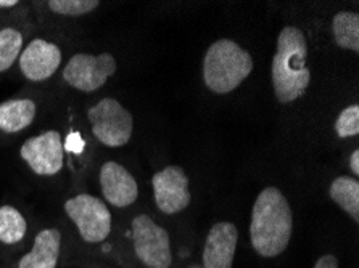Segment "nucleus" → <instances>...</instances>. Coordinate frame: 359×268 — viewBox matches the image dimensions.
I'll return each mask as SVG.
<instances>
[{
  "label": "nucleus",
  "mask_w": 359,
  "mask_h": 268,
  "mask_svg": "<svg viewBox=\"0 0 359 268\" xmlns=\"http://www.w3.org/2000/svg\"><path fill=\"white\" fill-rule=\"evenodd\" d=\"M118 64L111 53H76L63 69V79L79 92H95L116 73Z\"/></svg>",
  "instance_id": "423d86ee"
},
{
  "label": "nucleus",
  "mask_w": 359,
  "mask_h": 268,
  "mask_svg": "<svg viewBox=\"0 0 359 268\" xmlns=\"http://www.w3.org/2000/svg\"><path fill=\"white\" fill-rule=\"evenodd\" d=\"M65 212L89 244L103 243L111 233V212L105 202L92 195H76L65 202Z\"/></svg>",
  "instance_id": "39448f33"
},
{
  "label": "nucleus",
  "mask_w": 359,
  "mask_h": 268,
  "mask_svg": "<svg viewBox=\"0 0 359 268\" xmlns=\"http://www.w3.org/2000/svg\"><path fill=\"white\" fill-rule=\"evenodd\" d=\"M335 132L340 139H348L359 134V106L351 105L345 108L337 118Z\"/></svg>",
  "instance_id": "aec40b11"
},
{
  "label": "nucleus",
  "mask_w": 359,
  "mask_h": 268,
  "mask_svg": "<svg viewBox=\"0 0 359 268\" xmlns=\"http://www.w3.org/2000/svg\"><path fill=\"white\" fill-rule=\"evenodd\" d=\"M330 199L340 206L355 222H359V183L355 177L340 175L330 183Z\"/></svg>",
  "instance_id": "2eb2a0df"
},
{
  "label": "nucleus",
  "mask_w": 359,
  "mask_h": 268,
  "mask_svg": "<svg viewBox=\"0 0 359 268\" xmlns=\"http://www.w3.org/2000/svg\"><path fill=\"white\" fill-rule=\"evenodd\" d=\"M100 190L103 198L115 207H128L134 204L139 196L135 178L126 167L115 161H107L100 169Z\"/></svg>",
  "instance_id": "9b49d317"
},
{
  "label": "nucleus",
  "mask_w": 359,
  "mask_h": 268,
  "mask_svg": "<svg viewBox=\"0 0 359 268\" xmlns=\"http://www.w3.org/2000/svg\"><path fill=\"white\" fill-rule=\"evenodd\" d=\"M62 253V233L57 228H46L36 234L34 244L18 262V268H57Z\"/></svg>",
  "instance_id": "ddd939ff"
},
{
  "label": "nucleus",
  "mask_w": 359,
  "mask_h": 268,
  "mask_svg": "<svg viewBox=\"0 0 359 268\" xmlns=\"http://www.w3.org/2000/svg\"><path fill=\"white\" fill-rule=\"evenodd\" d=\"M20 69L31 82H42L52 78L62 64V50L57 43L46 39H34L20 55Z\"/></svg>",
  "instance_id": "9d476101"
},
{
  "label": "nucleus",
  "mask_w": 359,
  "mask_h": 268,
  "mask_svg": "<svg viewBox=\"0 0 359 268\" xmlns=\"http://www.w3.org/2000/svg\"><path fill=\"white\" fill-rule=\"evenodd\" d=\"M350 167H351V172H353V174L359 175V150H355V151L351 153Z\"/></svg>",
  "instance_id": "4be33fe9"
},
{
  "label": "nucleus",
  "mask_w": 359,
  "mask_h": 268,
  "mask_svg": "<svg viewBox=\"0 0 359 268\" xmlns=\"http://www.w3.org/2000/svg\"><path fill=\"white\" fill-rule=\"evenodd\" d=\"M306 57L308 42L303 31L295 26H285L277 37V50L271 66L274 94L284 105L303 97L311 82Z\"/></svg>",
  "instance_id": "f03ea898"
},
{
  "label": "nucleus",
  "mask_w": 359,
  "mask_h": 268,
  "mask_svg": "<svg viewBox=\"0 0 359 268\" xmlns=\"http://www.w3.org/2000/svg\"><path fill=\"white\" fill-rule=\"evenodd\" d=\"M37 113L31 98H13L0 103V130L5 134H20L32 124Z\"/></svg>",
  "instance_id": "4468645a"
},
{
  "label": "nucleus",
  "mask_w": 359,
  "mask_h": 268,
  "mask_svg": "<svg viewBox=\"0 0 359 268\" xmlns=\"http://www.w3.org/2000/svg\"><path fill=\"white\" fill-rule=\"evenodd\" d=\"M20 155L32 172L42 177H52L62 171L65 164L62 134L57 130H47L41 135L31 136L21 146Z\"/></svg>",
  "instance_id": "6e6552de"
},
{
  "label": "nucleus",
  "mask_w": 359,
  "mask_h": 268,
  "mask_svg": "<svg viewBox=\"0 0 359 268\" xmlns=\"http://www.w3.org/2000/svg\"><path fill=\"white\" fill-rule=\"evenodd\" d=\"M92 134L102 145L119 148L129 143L133 136V114L115 98H102L87 109Z\"/></svg>",
  "instance_id": "20e7f679"
},
{
  "label": "nucleus",
  "mask_w": 359,
  "mask_h": 268,
  "mask_svg": "<svg viewBox=\"0 0 359 268\" xmlns=\"http://www.w3.org/2000/svg\"><path fill=\"white\" fill-rule=\"evenodd\" d=\"M28 232L25 216L13 206L0 207V243L13 246L23 241Z\"/></svg>",
  "instance_id": "f3484780"
},
{
  "label": "nucleus",
  "mask_w": 359,
  "mask_h": 268,
  "mask_svg": "<svg viewBox=\"0 0 359 268\" xmlns=\"http://www.w3.org/2000/svg\"><path fill=\"white\" fill-rule=\"evenodd\" d=\"M155 202L165 214H177L190 204L189 178L182 167L168 166L151 178Z\"/></svg>",
  "instance_id": "1a4fd4ad"
},
{
  "label": "nucleus",
  "mask_w": 359,
  "mask_h": 268,
  "mask_svg": "<svg viewBox=\"0 0 359 268\" xmlns=\"http://www.w3.org/2000/svg\"><path fill=\"white\" fill-rule=\"evenodd\" d=\"M53 13L63 16H83L99 8V0H50L47 3Z\"/></svg>",
  "instance_id": "6ab92c4d"
},
{
  "label": "nucleus",
  "mask_w": 359,
  "mask_h": 268,
  "mask_svg": "<svg viewBox=\"0 0 359 268\" xmlns=\"http://www.w3.org/2000/svg\"><path fill=\"white\" fill-rule=\"evenodd\" d=\"M238 232L231 222H217L211 227L203 249V268H232Z\"/></svg>",
  "instance_id": "f8f14e48"
},
{
  "label": "nucleus",
  "mask_w": 359,
  "mask_h": 268,
  "mask_svg": "<svg viewBox=\"0 0 359 268\" xmlns=\"http://www.w3.org/2000/svg\"><path fill=\"white\" fill-rule=\"evenodd\" d=\"M15 5H18L16 0H0V8H12Z\"/></svg>",
  "instance_id": "5701e85b"
},
{
  "label": "nucleus",
  "mask_w": 359,
  "mask_h": 268,
  "mask_svg": "<svg viewBox=\"0 0 359 268\" xmlns=\"http://www.w3.org/2000/svg\"><path fill=\"white\" fill-rule=\"evenodd\" d=\"M293 234V212L279 188L268 187L258 195L252 211L250 239L257 254L266 259L280 255Z\"/></svg>",
  "instance_id": "f257e3e1"
},
{
  "label": "nucleus",
  "mask_w": 359,
  "mask_h": 268,
  "mask_svg": "<svg viewBox=\"0 0 359 268\" xmlns=\"http://www.w3.org/2000/svg\"><path fill=\"white\" fill-rule=\"evenodd\" d=\"M23 52V34L15 27L0 29V73L13 66Z\"/></svg>",
  "instance_id": "a211bd4d"
},
{
  "label": "nucleus",
  "mask_w": 359,
  "mask_h": 268,
  "mask_svg": "<svg viewBox=\"0 0 359 268\" xmlns=\"http://www.w3.org/2000/svg\"><path fill=\"white\" fill-rule=\"evenodd\" d=\"M314 268H339V260H337L335 255L325 254L323 257H319V260L316 262Z\"/></svg>",
  "instance_id": "412c9836"
},
{
  "label": "nucleus",
  "mask_w": 359,
  "mask_h": 268,
  "mask_svg": "<svg viewBox=\"0 0 359 268\" xmlns=\"http://www.w3.org/2000/svg\"><path fill=\"white\" fill-rule=\"evenodd\" d=\"M133 244L135 255L149 268H170L172 264L170 233L156 225L149 216L133 220Z\"/></svg>",
  "instance_id": "0eeeda50"
},
{
  "label": "nucleus",
  "mask_w": 359,
  "mask_h": 268,
  "mask_svg": "<svg viewBox=\"0 0 359 268\" xmlns=\"http://www.w3.org/2000/svg\"><path fill=\"white\" fill-rule=\"evenodd\" d=\"M332 32L340 48L359 52V16L355 12H340L332 20Z\"/></svg>",
  "instance_id": "dca6fc26"
},
{
  "label": "nucleus",
  "mask_w": 359,
  "mask_h": 268,
  "mask_svg": "<svg viewBox=\"0 0 359 268\" xmlns=\"http://www.w3.org/2000/svg\"><path fill=\"white\" fill-rule=\"evenodd\" d=\"M253 58L231 39L216 41L203 59V80L215 94L224 95L236 90L252 74Z\"/></svg>",
  "instance_id": "7ed1b4c3"
}]
</instances>
